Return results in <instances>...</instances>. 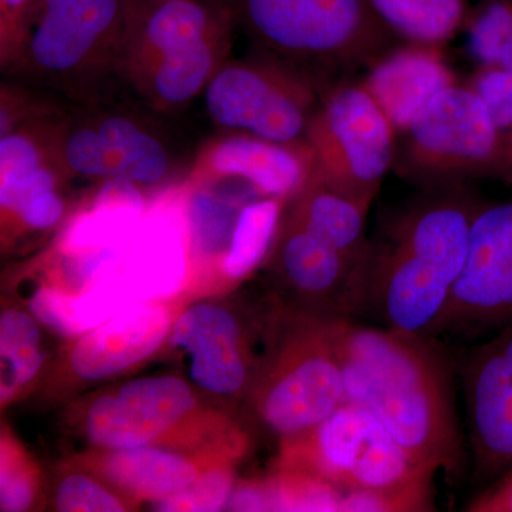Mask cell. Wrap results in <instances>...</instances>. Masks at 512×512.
<instances>
[{"label": "cell", "mask_w": 512, "mask_h": 512, "mask_svg": "<svg viewBox=\"0 0 512 512\" xmlns=\"http://www.w3.org/2000/svg\"><path fill=\"white\" fill-rule=\"evenodd\" d=\"M346 403L373 414L434 473H463V436L446 362L426 336L343 320Z\"/></svg>", "instance_id": "6da1fadb"}, {"label": "cell", "mask_w": 512, "mask_h": 512, "mask_svg": "<svg viewBox=\"0 0 512 512\" xmlns=\"http://www.w3.org/2000/svg\"><path fill=\"white\" fill-rule=\"evenodd\" d=\"M477 210L467 198L446 195L397 215L370 244L363 308L384 328L430 338L466 264Z\"/></svg>", "instance_id": "7a4b0ae2"}, {"label": "cell", "mask_w": 512, "mask_h": 512, "mask_svg": "<svg viewBox=\"0 0 512 512\" xmlns=\"http://www.w3.org/2000/svg\"><path fill=\"white\" fill-rule=\"evenodd\" d=\"M232 20L261 47L318 86L384 55L390 30L367 0H224Z\"/></svg>", "instance_id": "3957f363"}, {"label": "cell", "mask_w": 512, "mask_h": 512, "mask_svg": "<svg viewBox=\"0 0 512 512\" xmlns=\"http://www.w3.org/2000/svg\"><path fill=\"white\" fill-rule=\"evenodd\" d=\"M309 437V470L343 498L357 494L356 511H431L434 471L414 460L373 414L345 403ZM302 473V474H303Z\"/></svg>", "instance_id": "277c9868"}, {"label": "cell", "mask_w": 512, "mask_h": 512, "mask_svg": "<svg viewBox=\"0 0 512 512\" xmlns=\"http://www.w3.org/2000/svg\"><path fill=\"white\" fill-rule=\"evenodd\" d=\"M396 136L362 84L333 87L306 130L308 180L370 208L394 163Z\"/></svg>", "instance_id": "5b68a950"}, {"label": "cell", "mask_w": 512, "mask_h": 512, "mask_svg": "<svg viewBox=\"0 0 512 512\" xmlns=\"http://www.w3.org/2000/svg\"><path fill=\"white\" fill-rule=\"evenodd\" d=\"M400 136V164L416 180L443 185L500 174L493 117L470 84L437 94Z\"/></svg>", "instance_id": "8992f818"}, {"label": "cell", "mask_w": 512, "mask_h": 512, "mask_svg": "<svg viewBox=\"0 0 512 512\" xmlns=\"http://www.w3.org/2000/svg\"><path fill=\"white\" fill-rule=\"evenodd\" d=\"M316 84L284 64L266 59L232 63L205 87L208 113L221 127L281 144L305 143L319 104Z\"/></svg>", "instance_id": "52a82bcc"}, {"label": "cell", "mask_w": 512, "mask_h": 512, "mask_svg": "<svg viewBox=\"0 0 512 512\" xmlns=\"http://www.w3.org/2000/svg\"><path fill=\"white\" fill-rule=\"evenodd\" d=\"M343 320L329 316L309 323L282 355L259 402L262 419L276 433L298 436L346 403Z\"/></svg>", "instance_id": "ba28073f"}, {"label": "cell", "mask_w": 512, "mask_h": 512, "mask_svg": "<svg viewBox=\"0 0 512 512\" xmlns=\"http://www.w3.org/2000/svg\"><path fill=\"white\" fill-rule=\"evenodd\" d=\"M510 320L512 202H501L474 215L466 264L431 336L493 329Z\"/></svg>", "instance_id": "9c48e42d"}, {"label": "cell", "mask_w": 512, "mask_h": 512, "mask_svg": "<svg viewBox=\"0 0 512 512\" xmlns=\"http://www.w3.org/2000/svg\"><path fill=\"white\" fill-rule=\"evenodd\" d=\"M463 383L477 473L501 477L512 468V326L470 353Z\"/></svg>", "instance_id": "30bf717a"}, {"label": "cell", "mask_w": 512, "mask_h": 512, "mask_svg": "<svg viewBox=\"0 0 512 512\" xmlns=\"http://www.w3.org/2000/svg\"><path fill=\"white\" fill-rule=\"evenodd\" d=\"M28 13L30 62L39 72L63 76L124 36L126 0H32Z\"/></svg>", "instance_id": "8fae6325"}, {"label": "cell", "mask_w": 512, "mask_h": 512, "mask_svg": "<svg viewBox=\"0 0 512 512\" xmlns=\"http://www.w3.org/2000/svg\"><path fill=\"white\" fill-rule=\"evenodd\" d=\"M194 406L190 387L173 376L126 384L101 397L87 414V434L97 446L124 450L146 446Z\"/></svg>", "instance_id": "7c38bea8"}, {"label": "cell", "mask_w": 512, "mask_h": 512, "mask_svg": "<svg viewBox=\"0 0 512 512\" xmlns=\"http://www.w3.org/2000/svg\"><path fill=\"white\" fill-rule=\"evenodd\" d=\"M185 238L180 208L174 202L158 204L146 212L109 274L136 305L174 295L187 269Z\"/></svg>", "instance_id": "4fadbf2b"}, {"label": "cell", "mask_w": 512, "mask_h": 512, "mask_svg": "<svg viewBox=\"0 0 512 512\" xmlns=\"http://www.w3.org/2000/svg\"><path fill=\"white\" fill-rule=\"evenodd\" d=\"M454 84L456 76L439 45L410 42L379 57L362 86L396 134H402L437 94Z\"/></svg>", "instance_id": "5bb4252c"}, {"label": "cell", "mask_w": 512, "mask_h": 512, "mask_svg": "<svg viewBox=\"0 0 512 512\" xmlns=\"http://www.w3.org/2000/svg\"><path fill=\"white\" fill-rule=\"evenodd\" d=\"M366 262L353 261L293 221L279 251L289 284L305 295L332 299L346 319L363 308Z\"/></svg>", "instance_id": "9a60e30c"}, {"label": "cell", "mask_w": 512, "mask_h": 512, "mask_svg": "<svg viewBox=\"0 0 512 512\" xmlns=\"http://www.w3.org/2000/svg\"><path fill=\"white\" fill-rule=\"evenodd\" d=\"M170 319L160 306L140 303L84 333L70 363L84 380L117 375L150 356L168 333Z\"/></svg>", "instance_id": "2e32d148"}, {"label": "cell", "mask_w": 512, "mask_h": 512, "mask_svg": "<svg viewBox=\"0 0 512 512\" xmlns=\"http://www.w3.org/2000/svg\"><path fill=\"white\" fill-rule=\"evenodd\" d=\"M171 343L190 353L191 377L208 392H238L247 380L237 320L215 305L192 306L174 326Z\"/></svg>", "instance_id": "e0dca14e"}, {"label": "cell", "mask_w": 512, "mask_h": 512, "mask_svg": "<svg viewBox=\"0 0 512 512\" xmlns=\"http://www.w3.org/2000/svg\"><path fill=\"white\" fill-rule=\"evenodd\" d=\"M210 165L218 174L244 178L256 190L279 198L301 190L311 175L312 158L305 143H274L248 134L217 144Z\"/></svg>", "instance_id": "ac0fdd59"}, {"label": "cell", "mask_w": 512, "mask_h": 512, "mask_svg": "<svg viewBox=\"0 0 512 512\" xmlns=\"http://www.w3.org/2000/svg\"><path fill=\"white\" fill-rule=\"evenodd\" d=\"M144 200L137 184L126 178H107L92 207L77 215L62 239L66 256L121 247L143 221Z\"/></svg>", "instance_id": "d6986e66"}, {"label": "cell", "mask_w": 512, "mask_h": 512, "mask_svg": "<svg viewBox=\"0 0 512 512\" xmlns=\"http://www.w3.org/2000/svg\"><path fill=\"white\" fill-rule=\"evenodd\" d=\"M293 222L308 229L356 262H366L370 244L365 235L369 207L323 185L306 181Z\"/></svg>", "instance_id": "ffe728a7"}, {"label": "cell", "mask_w": 512, "mask_h": 512, "mask_svg": "<svg viewBox=\"0 0 512 512\" xmlns=\"http://www.w3.org/2000/svg\"><path fill=\"white\" fill-rule=\"evenodd\" d=\"M104 470L128 493L156 500L178 493L198 477L185 458L146 446L114 450L104 461Z\"/></svg>", "instance_id": "44dd1931"}, {"label": "cell", "mask_w": 512, "mask_h": 512, "mask_svg": "<svg viewBox=\"0 0 512 512\" xmlns=\"http://www.w3.org/2000/svg\"><path fill=\"white\" fill-rule=\"evenodd\" d=\"M228 28L161 56L154 63L150 76L154 97L167 106H180L207 87L215 73L218 46Z\"/></svg>", "instance_id": "7402d4cb"}, {"label": "cell", "mask_w": 512, "mask_h": 512, "mask_svg": "<svg viewBox=\"0 0 512 512\" xmlns=\"http://www.w3.org/2000/svg\"><path fill=\"white\" fill-rule=\"evenodd\" d=\"M386 28L413 43L440 45L460 28L466 0H367Z\"/></svg>", "instance_id": "603a6c76"}, {"label": "cell", "mask_w": 512, "mask_h": 512, "mask_svg": "<svg viewBox=\"0 0 512 512\" xmlns=\"http://www.w3.org/2000/svg\"><path fill=\"white\" fill-rule=\"evenodd\" d=\"M101 140L113 163V178L151 185L163 180L168 171L167 151L146 130L121 116L107 117L99 127Z\"/></svg>", "instance_id": "cb8c5ba5"}, {"label": "cell", "mask_w": 512, "mask_h": 512, "mask_svg": "<svg viewBox=\"0 0 512 512\" xmlns=\"http://www.w3.org/2000/svg\"><path fill=\"white\" fill-rule=\"evenodd\" d=\"M279 221V201H256L247 205L237 218L224 269L229 278L248 275L268 251Z\"/></svg>", "instance_id": "d4e9b609"}, {"label": "cell", "mask_w": 512, "mask_h": 512, "mask_svg": "<svg viewBox=\"0 0 512 512\" xmlns=\"http://www.w3.org/2000/svg\"><path fill=\"white\" fill-rule=\"evenodd\" d=\"M40 332L35 320L25 312L8 311L0 320V353L8 376L2 380L5 399L20 384L30 382L39 372L43 353L39 350Z\"/></svg>", "instance_id": "484cf974"}, {"label": "cell", "mask_w": 512, "mask_h": 512, "mask_svg": "<svg viewBox=\"0 0 512 512\" xmlns=\"http://www.w3.org/2000/svg\"><path fill=\"white\" fill-rule=\"evenodd\" d=\"M471 87L487 104L500 144V180L512 184V72L498 67H481Z\"/></svg>", "instance_id": "4316f807"}, {"label": "cell", "mask_w": 512, "mask_h": 512, "mask_svg": "<svg viewBox=\"0 0 512 512\" xmlns=\"http://www.w3.org/2000/svg\"><path fill=\"white\" fill-rule=\"evenodd\" d=\"M512 42V0H485L471 19L468 49L481 67H497Z\"/></svg>", "instance_id": "83f0119b"}, {"label": "cell", "mask_w": 512, "mask_h": 512, "mask_svg": "<svg viewBox=\"0 0 512 512\" xmlns=\"http://www.w3.org/2000/svg\"><path fill=\"white\" fill-rule=\"evenodd\" d=\"M235 224L234 212L214 195L200 194L192 202L191 237L202 254H215L222 248H229Z\"/></svg>", "instance_id": "f1b7e54d"}, {"label": "cell", "mask_w": 512, "mask_h": 512, "mask_svg": "<svg viewBox=\"0 0 512 512\" xmlns=\"http://www.w3.org/2000/svg\"><path fill=\"white\" fill-rule=\"evenodd\" d=\"M231 485L227 473L214 471L195 478L178 493L157 500L154 507L157 511H218L227 503Z\"/></svg>", "instance_id": "f546056e"}, {"label": "cell", "mask_w": 512, "mask_h": 512, "mask_svg": "<svg viewBox=\"0 0 512 512\" xmlns=\"http://www.w3.org/2000/svg\"><path fill=\"white\" fill-rule=\"evenodd\" d=\"M64 160L77 174L113 178V163L97 128L83 127L67 137Z\"/></svg>", "instance_id": "4dcf8cb0"}, {"label": "cell", "mask_w": 512, "mask_h": 512, "mask_svg": "<svg viewBox=\"0 0 512 512\" xmlns=\"http://www.w3.org/2000/svg\"><path fill=\"white\" fill-rule=\"evenodd\" d=\"M60 511L119 512L123 505L90 478L74 474L64 478L56 495Z\"/></svg>", "instance_id": "1f68e13d"}, {"label": "cell", "mask_w": 512, "mask_h": 512, "mask_svg": "<svg viewBox=\"0 0 512 512\" xmlns=\"http://www.w3.org/2000/svg\"><path fill=\"white\" fill-rule=\"evenodd\" d=\"M74 296L67 295L57 289L43 288L30 299V311L47 328L55 330L66 338L82 336L74 313Z\"/></svg>", "instance_id": "d6a6232c"}, {"label": "cell", "mask_w": 512, "mask_h": 512, "mask_svg": "<svg viewBox=\"0 0 512 512\" xmlns=\"http://www.w3.org/2000/svg\"><path fill=\"white\" fill-rule=\"evenodd\" d=\"M43 160L39 148L29 136L8 133L0 140V173L2 181L13 180L20 175L32 173L42 167Z\"/></svg>", "instance_id": "836d02e7"}, {"label": "cell", "mask_w": 512, "mask_h": 512, "mask_svg": "<svg viewBox=\"0 0 512 512\" xmlns=\"http://www.w3.org/2000/svg\"><path fill=\"white\" fill-rule=\"evenodd\" d=\"M33 500V484L29 473L2 456L0 474V507L2 511L19 512L28 510Z\"/></svg>", "instance_id": "e575fe53"}, {"label": "cell", "mask_w": 512, "mask_h": 512, "mask_svg": "<svg viewBox=\"0 0 512 512\" xmlns=\"http://www.w3.org/2000/svg\"><path fill=\"white\" fill-rule=\"evenodd\" d=\"M20 218L29 227L46 229L53 227L62 218L63 201L55 190L42 192L26 202L18 211Z\"/></svg>", "instance_id": "d590c367"}, {"label": "cell", "mask_w": 512, "mask_h": 512, "mask_svg": "<svg viewBox=\"0 0 512 512\" xmlns=\"http://www.w3.org/2000/svg\"><path fill=\"white\" fill-rule=\"evenodd\" d=\"M470 512H512V468L467 505Z\"/></svg>", "instance_id": "8d00e7d4"}, {"label": "cell", "mask_w": 512, "mask_h": 512, "mask_svg": "<svg viewBox=\"0 0 512 512\" xmlns=\"http://www.w3.org/2000/svg\"><path fill=\"white\" fill-rule=\"evenodd\" d=\"M32 0H2V13L3 16H13L18 18L20 15L28 13Z\"/></svg>", "instance_id": "74e56055"}]
</instances>
